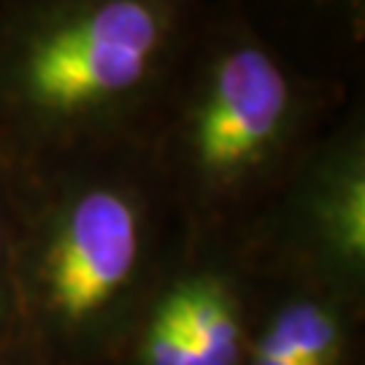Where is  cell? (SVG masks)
<instances>
[{"mask_svg":"<svg viewBox=\"0 0 365 365\" xmlns=\"http://www.w3.org/2000/svg\"><path fill=\"white\" fill-rule=\"evenodd\" d=\"M211 0H0V133L33 149L146 130Z\"/></svg>","mask_w":365,"mask_h":365,"instance_id":"obj_1","label":"cell"},{"mask_svg":"<svg viewBox=\"0 0 365 365\" xmlns=\"http://www.w3.org/2000/svg\"><path fill=\"white\" fill-rule=\"evenodd\" d=\"M354 90L292 63L235 0H211L146 128H165L173 168L200 200H227L274 179L300 133Z\"/></svg>","mask_w":365,"mask_h":365,"instance_id":"obj_2","label":"cell"},{"mask_svg":"<svg viewBox=\"0 0 365 365\" xmlns=\"http://www.w3.org/2000/svg\"><path fill=\"white\" fill-rule=\"evenodd\" d=\"M41 217V271L54 309L84 319L133 279L144 257V182L122 170H81L54 184Z\"/></svg>","mask_w":365,"mask_h":365,"instance_id":"obj_3","label":"cell"},{"mask_svg":"<svg viewBox=\"0 0 365 365\" xmlns=\"http://www.w3.org/2000/svg\"><path fill=\"white\" fill-rule=\"evenodd\" d=\"M238 9L312 76L360 87L365 0H235Z\"/></svg>","mask_w":365,"mask_h":365,"instance_id":"obj_4","label":"cell"},{"mask_svg":"<svg viewBox=\"0 0 365 365\" xmlns=\"http://www.w3.org/2000/svg\"><path fill=\"white\" fill-rule=\"evenodd\" d=\"M163 309L179 325L195 365H238V319L220 279H187L170 289Z\"/></svg>","mask_w":365,"mask_h":365,"instance_id":"obj_5","label":"cell"},{"mask_svg":"<svg viewBox=\"0 0 365 365\" xmlns=\"http://www.w3.org/2000/svg\"><path fill=\"white\" fill-rule=\"evenodd\" d=\"M260 344L295 365H330L339 352V322L319 303L300 300L276 317Z\"/></svg>","mask_w":365,"mask_h":365,"instance_id":"obj_6","label":"cell"},{"mask_svg":"<svg viewBox=\"0 0 365 365\" xmlns=\"http://www.w3.org/2000/svg\"><path fill=\"white\" fill-rule=\"evenodd\" d=\"M144 357L146 365H195L182 330L163 306L157 309L149 333H146Z\"/></svg>","mask_w":365,"mask_h":365,"instance_id":"obj_7","label":"cell"},{"mask_svg":"<svg viewBox=\"0 0 365 365\" xmlns=\"http://www.w3.org/2000/svg\"><path fill=\"white\" fill-rule=\"evenodd\" d=\"M14 241V203L0 195V268Z\"/></svg>","mask_w":365,"mask_h":365,"instance_id":"obj_8","label":"cell"},{"mask_svg":"<svg viewBox=\"0 0 365 365\" xmlns=\"http://www.w3.org/2000/svg\"><path fill=\"white\" fill-rule=\"evenodd\" d=\"M255 365H295L289 357L279 354L276 349L265 346V344H257V352H255Z\"/></svg>","mask_w":365,"mask_h":365,"instance_id":"obj_9","label":"cell"}]
</instances>
